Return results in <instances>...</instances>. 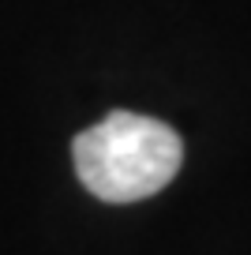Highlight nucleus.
Wrapping results in <instances>:
<instances>
[{"instance_id": "nucleus-1", "label": "nucleus", "mask_w": 251, "mask_h": 255, "mask_svg": "<svg viewBox=\"0 0 251 255\" xmlns=\"http://www.w3.org/2000/svg\"><path fill=\"white\" fill-rule=\"evenodd\" d=\"M71 158L90 195L105 203H139L157 195L180 173L184 143L161 120L117 109L79 131Z\"/></svg>"}]
</instances>
